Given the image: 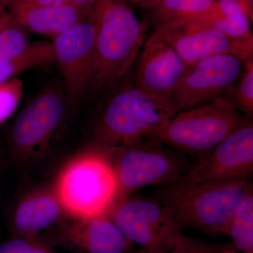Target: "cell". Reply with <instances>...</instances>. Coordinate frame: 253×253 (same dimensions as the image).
<instances>
[{
	"label": "cell",
	"mask_w": 253,
	"mask_h": 253,
	"mask_svg": "<svg viewBox=\"0 0 253 253\" xmlns=\"http://www.w3.org/2000/svg\"><path fill=\"white\" fill-rule=\"evenodd\" d=\"M96 16L90 86L107 94L131 73L146 42L148 26L138 19L126 0H100Z\"/></svg>",
	"instance_id": "6da1fadb"
},
{
	"label": "cell",
	"mask_w": 253,
	"mask_h": 253,
	"mask_svg": "<svg viewBox=\"0 0 253 253\" xmlns=\"http://www.w3.org/2000/svg\"><path fill=\"white\" fill-rule=\"evenodd\" d=\"M251 186L248 181L209 184L183 176L156 186L152 198L173 213L181 229L193 228L212 237L228 236L233 213Z\"/></svg>",
	"instance_id": "7a4b0ae2"
},
{
	"label": "cell",
	"mask_w": 253,
	"mask_h": 253,
	"mask_svg": "<svg viewBox=\"0 0 253 253\" xmlns=\"http://www.w3.org/2000/svg\"><path fill=\"white\" fill-rule=\"evenodd\" d=\"M107 95L96 127L106 144L121 146L146 137L178 113L172 103L138 89L132 73Z\"/></svg>",
	"instance_id": "3957f363"
},
{
	"label": "cell",
	"mask_w": 253,
	"mask_h": 253,
	"mask_svg": "<svg viewBox=\"0 0 253 253\" xmlns=\"http://www.w3.org/2000/svg\"><path fill=\"white\" fill-rule=\"evenodd\" d=\"M246 118L225 98L219 96L201 106L178 112L146 137L198 158L219 144Z\"/></svg>",
	"instance_id": "277c9868"
},
{
	"label": "cell",
	"mask_w": 253,
	"mask_h": 253,
	"mask_svg": "<svg viewBox=\"0 0 253 253\" xmlns=\"http://www.w3.org/2000/svg\"><path fill=\"white\" fill-rule=\"evenodd\" d=\"M117 157L113 168L118 193L122 191L125 194L180 179L193 164L186 154L149 137L121 145Z\"/></svg>",
	"instance_id": "5b68a950"
},
{
	"label": "cell",
	"mask_w": 253,
	"mask_h": 253,
	"mask_svg": "<svg viewBox=\"0 0 253 253\" xmlns=\"http://www.w3.org/2000/svg\"><path fill=\"white\" fill-rule=\"evenodd\" d=\"M103 157L99 154L83 156L71 163L60 179V201L82 219L104 214L117 196L114 169Z\"/></svg>",
	"instance_id": "8992f818"
},
{
	"label": "cell",
	"mask_w": 253,
	"mask_h": 253,
	"mask_svg": "<svg viewBox=\"0 0 253 253\" xmlns=\"http://www.w3.org/2000/svg\"><path fill=\"white\" fill-rule=\"evenodd\" d=\"M110 218L142 253H169L182 231L173 213L152 197L124 200Z\"/></svg>",
	"instance_id": "52a82bcc"
},
{
	"label": "cell",
	"mask_w": 253,
	"mask_h": 253,
	"mask_svg": "<svg viewBox=\"0 0 253 253\" xmlns=\"http://www.w3.org/2000/svg\"><path fill=\"white\" fill-rule=\"evenodd\" d=\"M253 171V122L247 117L212 149L197 158L184 176L209 184L248 181Z\"/></svg>",
	"instance_id": "ba28073f"
},
{
	"label": "cell",
	"mask_w": 253,
	"mask_h": 253,
	"mask_svg": "<svg viewBox=\"0 0 253 253\" xmlns=\"http://www.w3.org/2000/svg\"><path fill=\"white\" fill-rule=\"evenodd\" d=\"M245 61L233 55H219L191 66L173 91L171 103L177 112L193 109L221 96L241 77Z\"/></svg>",
	"instance_id": "9c48e42d"
},
{
	"label": "cell",
	"mask_w": 253,
	"mask_h": 253,
	"mask_svg": "<svg viewBox=\"0 0 253 253\" xmlns=\"http://www.w3.org/2000/svg\"><path fill=\"white\" fill-rule=\"evenodd\" d=\"M96 9L61 34L54 37L56 62L69 94L79 97L91 86L94 67Z\"/></svg>",
	"instance_id": "30bf717a"
},
{
	"label": "cell",
	"mask_w": 253,
	"mask_h": 253,
	"mask_svg": "<svg viewBox=\"0 0 253 253\" xmlns=\"http://www.w3.org/2000/svg\"><path fill=\"white\" fill-rule=\"evenodd\" d=\"M191 67L162 36L154 32L138 56L133 80L136 87L149 96L171 102L176 86Z\"/></svg>",
	"instance_id": "8fae6325"
},
{
	"label": "cell",
	"mask_w": 253,
	"mask_h": 253,
	"mask_svg": "<svg viewBox=\"0 0 253 253\" xmlns=\"http://www.w3.org/2000/svg\"><path fill=\"white\" fill-rule=\"evenodd\" d=\"M66 102L58 89H46L28 105L15 121L12 144L19 149L41 146L51 137L62 121Z\"/></svg>",
	"instance_id": "7c38bea8"
},
{
	"label": "cell",
	"mask_w": 253,
	"mask_h": 253,
	"mask_svg": "<svg viewBox=\"0 0 253 253\" xmlns=\"http://www.w3.org/2000/svg\"><path fill=\"white\" fill-rule=\"evenodd\" d=\"M155 32L162 36L190 66L219 55H233L245 62L253 59V38H232L212 28L184 33Z\"/></svg>",
	"instance_id": "4fadbf2b"
},
{
	"label": "cell",
	"mask_w": 253,
	"mask_h": 253,
	"mask_svg": "<svg viewBox=\"0 0 253 253\" xmlns=\"http://www.w3.org/2000/svg\"><path fill=\"white\" fill-rule=\"evenodd\" d=\"M6 7L16 26L36 34L53 37L87 16L71 3L52 6L37 4L33 0H9Z\"/></svg>",
	"instance_id": "5bb4252c"
},
{
	"label": "cell",
	"mask_w": 253,
	"mask_h": 253,
	"mask_svg": "<svg viewBox=\"0 0 253 253\" xmlns=\"http://www.w3.org/2000/svg\"><path fill=\"white\" fill-rule=\"evenodd\" d=\"M104 214L83 219L68 231L73 249L79 253H142Z\"/></svg>",
	"instance_id": "9a60e30c"
},
{
	"label": "cell",
	"mask_w": 253,
	"mask_h": 253,
	"mask_svg": "<svg viewBox=\"0 0 253 253\" xmlns=\"http://www.w3.org/2000/svg\"><path fill=\"white\" fill-rule=\"evenodd\" d=\"M250 18L236 0H215L202 14L159 28L157 31L184 33L212 28L236 38H253Z\"/></svg>",
	"instance_id": "2e32d148"
},
{
	"label": "cell",
	"mask_w": 253,
	"mask_h": 253,
	"mask_svg": "<svg viewBox=\"0 0 253 253\" xmlns=\"http://www.w3.org/2000/svg\"><path fill=\"white\" fill-rule=\"evenodd\" d=\"M60 200L54 195L41 193L21 201L14 212L13 225L21 235L30 236L44 230L57 220Z\"/></svg>",
	"instance_id": "e0dca14e"
},
{
	"label": "cell",
	"mask_w": 253,
	"mask_h": 253,
	"mask_svg": "<svg viewBox=\"0 0 253 253\" xmlns=\"http://www.w3.org/2000/svg\"><path fill=\"white\" fill-rule=\"evenodd\" d=\"M56 62L52 43L39 41L11 59L0 62V84L9 81L23 71Z\"/></svg>",
	"instance_id": "ac0fdd59"
},
{
	"label": "cell",
	"mask_w": 253,
	"mask_h": 253,
	"mask_svg": "<svg viewBox=\"0 0 253 253\" xmlns=\"http://www.w3.org/2000/svg\"><path fill=\"white\" fill-rule=\"evenodd\" d=\"M215 0H162L153 8L151 20L155 31L191 19L207 11Z\"/></svg>",
	"instance_id": "d6986e66"
},
{
	"label": "cell",
	"mask_w": 253,
	"mask_h": 253,
	"mask_svg": "<svg viewBox=\"0 0 253 253\" xmlns=\"http://www.w3.org/2000/svg\"><path fill=\"white\" fill-rule=\"evenodd\" d=\"M228 236L238 252L253 253V185L243 196L233 213Z\"/></svg>",
	"instance_id": "ffe728a7"
},
{
	"label": "cell",
	"mask_w": 253,
	"mask_h": 253,
	"mask_svg": "<svg viewBox=\"0 0 253 253\" xmlns=\"http://www.w3.org/2000/svg\"><path fill=\"white\" fill-rule=\"evenodd\" d=\"M221 96L246 117L253 116V59L245 62L244 73Z\"/></svg>",
	"instance_id": "44dd1931"
},
{
	"label": "cell",
	"mask_w": 253,
	"mask_h": 253,
	"mask_svg": "<svg viewBox=\"0 0 253 253\" xmlns=\"http://www.w3.org/2000/svg\"><path fill=\"white\" fill-rule=\"evenodd\" d=\"M31 43L24 28L11 24L0 31V62L24 51Z\"/></svg>",
	"instance_id": "7402d4cb"
},
{
	"label": "cell",
	"mask_w": 253,
	"mask_h": 253,
	"mask_svg": "<svg viewBox=\"0 0 253 253\" xmlns=\"http://www.w3.org/2000/svg\"><path fill=\"white\" fill-rule=\"evenodd\" d=\"M23 83L14 78L0 84V125L11 117L23 96Z\"/></svg>",
	"instance_id": "603a6c76"
},
{
	"label": "cell",
	"mask_w": 253,
	"mask_h": 253,
	"mask_svg": "<svg viewBox=\"0 0 253 253\" xmlns=\"http://www.w3.org/2000/svg\"><path fill=\"white\" fill-rule=\"evenodd\" d=\"M0 253H55L47 246L27 238H13L0 244Z\"/></svg>",
	"instance_id": "cb8c5ba5"
},
{
	"label": "cell",
	"mask_w": 253,
	"mask_h": 253,
	"mask_svg": "<svg viewBox=\"0 0 253 253\" xmlns=\"http://www.w3.org/2000/svg\"><path fill=\"white\" fill-rule=\"evenodd\" d=\"M202 241L203 240L184 235L181 232L169 253H197Z\"/></svg>",
	"instance_id": "d4e9b609"
},
{
	"label": "cell",
	"mask_w": 253,
	"mask_h": 253,
	"mask_svg": "<svg viewBox=\"0 0 253 253\" xmlns=\"http://www.w3.org/2000/svg\"><path fill=\"white\" fill-rule=\"evenodd\" d=\"M234 251L236 250L231 244H216L203 241L197 253H231Z\"/></svg>",
	"instance_id": "484cf974"
},
{
	"label": "cell",
	"mask_w": 253,
	"mask_h": 253,
	"mask_svg": "<svg viewBox=\"0 0 253 253\" xmlns=\"http://www.w3.org/2000/svg\"><path fill=\"white\" fill-rule=\"evenodd\" d=\"M99 1L100 0H70V2L82 10L86 16H89L94 12Z\"/></svg>",
	"instance_id": "4316f807"
},
{
	"label": "cell",
	"mask_w": 253,
	"mask_h": 253,
	"mask_svg": "<svg viewBox=\"0 0 253 253\" xmlns=\"http://www.w3.org/2000/svg\"><path fill=\"white\" fill-rule=\"evenodd\" d=\"M141 8L153 9L157 6L162 0H126Z\"/></svg>",
	"instance_id": "83f0119b"
},
{
	"label": "cell",
	"mask_w": 253,
	"mask_h": 253,
	"mask_svg": "<svg viewBox=\"0 0 253 253\" xmlns=\"http://www.w3.org/2000/svg\"><path fill=\"white\" fill-rule=\"evenodd\" d=\"M37 4L46 5V6H59L68 4L70 0H33Z\"/></svg>",
	"instance_id": "f1b7e54d"
},
{
	"label": "cell",
	"mask_w": 253,
	"mask_h": 253,
	"mask_svg": "<svg viewBox=\"0 0 253 253\" xmlns=\"http://www.w3.org/2000/svg\"><path fill=\"white\" fill-rule=\"evenodd\" d=\"M11 24H14V23H13L12 18L9 14L5 17L0 18V31Z\"/></svg>",
	"instance_id": "f546056e"
},
{
	"label": "cell",
	"mask_w": 253,
	"mask_h": 253,
	"mask_svg": "<svg viewBox=\"0 0 253 253\" xmlns=\"http://www.w3.org/2000/svg\"><path fill=\"white\" fill-rule=\"evenodd\" d=\"M9 0H0V18L5 17L9 14L6 8Z\"/></svg>",
	"instance_id": "4dcf8cb0"
},
{
	"label": "cell",
	"mask_w": 253,
	"mask_h": 253,
	"mask_svg": "<svg viewBox=\"0 0 253 253\" xmlns=\"http://www.w3.org/2000/svg\"><path fill=\"white\" fill-rule=\"evenodd\" d=\"M236 1H239L240 4L248 9L253 7V0H236Z\"/></svg>",
	"instance_id": "1f68e13d"
},
{
	"label": "cell",
	"mask_w": 253,
	"mask_h": 253,
	"mask_svg": "<svg viewBox=\"0 0 253 253\" xmlns=\"http://www.w3.org/2000/svg\"><path fill=\"white\" fill-rule=\"evenodd\" d=\"M238 253V251H233V252H231V253Z\"/></svg>",
	"instance_id": "d6a6232c"
}]
</instances>
